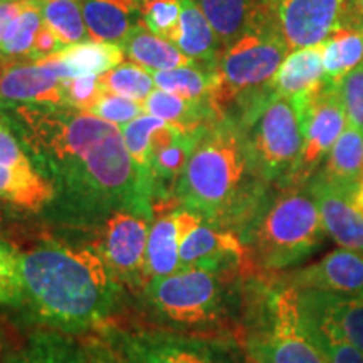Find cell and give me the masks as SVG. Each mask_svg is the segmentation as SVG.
<instances>
[{"instance_id":"cell-19","label":"cell","mask_w":363,"mask_h":363,"mask_svg":"<svg viewBox=\"0 0 363 363\" xmlns=\"http://www.w3.org/2000/svg\"><path fill=\"white\" fill-rule=\"evenodd\" d=\"M298 305L333 325L363 355V294L342 296L323 291H298Z\"/></svg>"},{"instance_id":"cell-37","label":"cell","mask_w":363,"mask_h":363,"mask_svg":"<svg viewBox=\"0 0 363 363\" xmlns=\"http://www.w3.org/2000/svg\"><path fill=\"white\" fill-rule=\"evenodd\" d=\"M89 113L111 125L123 126L133 121L135 118L145 115V110L142 103H136L133 99L111 93H103V96L91 108Z\"/></svg>"},{"instance_id":"cell-22","label":"cell","mask_w":363,"mask_h":363,"mask_svg":"<svg viewBox=\"0 0 363 363\" xmlns=\"http://www.w3.org/2000/svg\"><path fill=\"white\" fill-rule=\"evenodd\" d=\"M175 45L195 65L208 69H217L219 66L222 44L214 27L194 0H182L179 35L175 39Z\"/></svg>"},{"instance_id":"cell-47","label":"cell","mask_w":363,"mask_h":363,"mask_svg":"<svg viewBox=\"0 0 363 363\" xmlns=\"http://www.w3.org/2000/svg\"><path fill=\"white\" fill-rule=\"evenodd\" d=\"M0 2H11V0H0Z\"/></svg>"},{"instance_id":"cell-40","label":"cell","mask_w":363,"mask_h":363,"mask_svg":"<svg viewBox=\"0 0 363 363\" xmlns=\"http://www.w3.org/2000/svg\"><path fill=\"white\" fill-rule=\"evenodd\" d=\"M103 88L99 84V76H78L66 79L62 83L65 104L79 111H91V108L103 96Z\"/></svg>"},{"instance_id":"cell-25","label":"cell","mask_w":363,"mask_h":363,"mask_svg":"<svg viewBox=\"0 0 363 363\" xmlns=\"http://www.w3.org/2000/svg\"><path fill=\"white\" fill-rule=\"evenodd\" d=\"M148 72L152 74L153 81H155L157 89L175 94V96L189 99V101L194 103L212 104V106L219 110V106H217V94H219L220 88V78L217 69H208V67L192 65L175 67V69Z\"/></svg>"},{"instance_id":"cell-11","label":"cell","mask_w":363,"mask_h":363,"mask_svg":"<svg viewBox=\"0 0 363 363\" xmlns=\"http://www.w3.org/2000/svg\"><path fill=\"white\" fill-rule=\"evenodd\" d=\"M152 216L120 211L101 222L96 249L121 288L138 294L147 286V246Z\"/></svg>"},{"instance_id":"cell-43","label":"cell","mask_w":363,"mask_h":363,"mask_svg":"<svg viewBox=\"0 0 363 363\" xmlns=\"http://www.w3.org/2000/svg\"><path fill=\"white\" fill-rule=\"evenodd\" d=\"M33 0H11V2H0V40L9 29V26L16 21L17 16H21L27 7L30 6Z\"/></svg>"},{"instance_id":"cell-34","label":"cell","mask_w":363,"mask_h":363,"mask_svg":"<svg viewBox=\"0 0 363 363\" xmlns=\"http://www.w3.org/2000/svg\"><path fill=\"white\" fill-rule=\"evenodd\" d=\"M44 26L43 13H40L38 0H33L16 21L9 26V29L0 40V61H9L12 57L29 56L34 40L38 38L40 27Z\"/></svg>"},{"instance_id":"cell-13","label":"cell","mask_w":363,"mask_h":363,"mask_svg":"<svg viewBox=\"0 0 363 363\" xmlns=\"http://www.w3.org/2000/svg\"><path fill=\"white\" fill-rule=\"evenodd\" d=\"M175 224L180 242V269L230 264L252 267L239 234L211 224L182 206L175 208Z\"/></svg>"},{"instance_id":"cell-12","label":"cell","mask_w":363,"mask_h":363,"mask_svg":"<svg viewBox=\"0 0 363 363\" xmlns=\"http://www.w3.org/2000/svg\"><path fill=\"white\" fill-rule=\"evenodd\" d=\"M299 118L303 147L284 185H306L321 169L333 145L343 133L347 116L340 96V84H325V88L299 111Z\"/></svg>"},{"instance_id":"cell-18","label":"cell","mask_w":363,"mask_h":363,"mask_svg":"<svg viewBox=\"0 0 363 363\" xmlns=\"http://www.w3.org/2000/svg\"><path fill=\"white\" fill-rule=\"evenodd\" d=\"M91 40L123 43L142 22V0H79Z\"/></svg>"},{"instance_id":"cell-2","label":"cell","mask_w":363,"mask_h":363,"mask_svg":"<svg viewBox=\"0 0 363 363\" xmlns=\"http://www.w3.org/2000/svg\"><path fill=\"white\" fill-rule=\"evenodd\" d=\"M21 303L51 330L96 333L113 325L121 288L94 247L43 240L19 252Z\"/></svg>"},{"instance_id":"cell-39","label":"cell","mask_w":363,"mask_h":363,"mask_svg":"<svg viewBox=\"0 0 363 363\" xmlns=\"http://www.w3.org/2000/svg\"><path fill=\"white\" fill-rule=\"evenodd\" d=\"M340 96L347 125L363 131V62L342 79Z\"/></svg>"},{"instance_id":"cell-30","label":"cell","mask_w":363,"mask_h":363,"mask_svg":"<svg viewBox=\"0 0 363 363\" xmlns=\"http://www.w3.org/2000/svg\"><path fill=\"white\" fill-rule=\"evenodd\" d=\"M51 57L65 62L72 76L78 78V76L104 74L123 62L125 52L120 44L88 40V43L66 45L61 52Z\"/></svg>"},{"instance_id":"cell-9","label":"cell","mask_w":363,"mask_h":363,"mask_svg":"<svg viewBox=\"0 0 363 363\" xmlns=\"http://www.w3.org/2000/svg\"><path fill=\"white\" fill-rule=\"evenodd\" d=\"M125 363H242L227 338L182 333L158 326L110 325L96 331Z\"/></svg>"},{"instance_id":"cell-33","label":"cell","mask_w":363,"mask_h":363,"mask_svg":"<svg viewBox=\"0 0 363 363\" xmlns=\"http://www.w3.org/2000/svg\"><path fill=\"white\" fill-rule=\"evenodd\" d=\"M99 84L104 93L118 94L142 104L155 88V81L148 69L135 62H121L104 74H99Z\"/></svg>"},{"instance_id":"cell-21","label":"cell","mask_w":363,"mask_h":363,"mask_svg":"<svg viewBox=\"0 0 363 363\" xmlns=\"http://www.w3.org/2000/svg\"><path fill=\"white\" fill-rule=\"evenodd\" d=\"M214 27L222 49L269 13L267 0H194Z\"/></svg>"},{"instance_id":"cell-48","label":"cell","mask_w":363,"mask_h":363,"mask_svg":"<svg viewBox=\"0 0 363 363\" xmlns=\"http://www.w3.org/2000/svg\"><path fill=\"white\" fill-rule=\"evenodd\" d=\"M247 363H251V362H247Z\"/></svg>"},{"instance_id":"cell-42","label":"cell","mask_w":363,"mask_h":363,"mask_svg":"<svg viewBox=\"0 0 363 363\" xmlns=\"http://www.w3.org/2000/svg\"><path fill=\"white\" fill-rule=\"evenodd\" d=\"M96 335V337L84 340L86 353H88V363H125L101 335Z\"/></svg>"},{"instance_id":"cell-7","label":"cell","mask_w":363,"mask_h":363,"mask_svg":"<svg viewBox=\"0 0 363 363\" xmlns=\"http://www.w3.org/2000/svg\"><path fill=\"white\" fill-rule=\"evenodd\" d=\"M235 120L262 179L271 187L284 185L303 147L301 118L291 99L267 89L247 103Z\"/></svg>"},{"instance_id":"cell-41","label":"cell","mask_w":363,"mask_h":363,"mask_svg":"<svg viewBox=\"0 0 363 363\" xmlns=\"http://www.w3.org/2000/svg\"><path fill=\"white\" fill-rule=\"evenodd\" d=\"M65 48L66 44L59 39V35L54 33L51 27L43 26L27 57H29L30 61H43V59L56 56V54L61 52Z\"/></svg>"},{"instance_id":"cell-4","label":"cell","mask_w":363,"mask_h":363,"mask_svg":"<svg viewBox=\"0 0 363 363\" xmlns=\"http://www.w3.org/2000/svg\"><path fill=\"white\" fill-rule=\"evenodd\" d=\"M247 269L254 271L246 264L187 267L148 281L138 296L158 328L230 340L227 325L242 316Z\"/></svg>"},{"instance_id":"cell-46","label":"cell","mask_w":363,"mask_h":363,"mask_svg":"<svg viewBox=\"0 0 363 363\" xmlns=\"http://www.w3.org/2000/svg\"><path fill=\"white\" fill-rule=\"evenodd\" d=\"M4 350V342H2V335H0V353Z\"/></svg>"},{"instance_id":"cell-8","label":"cell","mask_w":363,"mask_h":363,"mask_svg":"<svg viewBox=\"0 0 363 363\" xmlns=\"http://www.w3.org/2000/svg\"><path fill=\"white\" fill-rule=\"evenodd\" d=\"M288 52L271 12L227 45L217 66L219 110L225 115L224 108L229 103H238L242 110L254 98L266 93Z\"/></svg>"},{"instance_id":"cell-23","label":"cell","mask_w":363,"mask_h":363,"mask_svg":"<svg viewBox=\"0 0 363 363\" xmlns=\"http://www.w3.org/2000/svg\"><path fill=\"white\" fill-rule=\"evenodd\" d=\"M316 175L353 195L363 179V131L350 125L345 126Z\"/></svg>"},{"instance_id":"cell-27","label":"cell","mask_w":363,"mask_h":363,"mask_svg":"<svg viewBox=\"0 0 363 363\" xmlns=\"http://www.w3.org/2000/svg\"><path fill=\"white\" fill-rule=\"evenodd\" d=\"M143 110L147 115L157 116L167 123L182 126L185 130H202L207 125L220 120L222 113L212 104L194 103L184 99L175 94L165 93V91H153L150 96L145 99Z\"/></svg>"},{"instance_id":"cell-10","label":"cell","mask_w":363,"mask_h":363,"mask_svg":"<svg viewBox=\"0 0 363 363\" xmlns=\"http://www.w3.org/2000/svg\"><path fill=\"white\" fill-rule=\"evenodd\" d=\"M289 52L315 48L345 27L362 26L357 0H267Z\"/></svg>"},{"instance_id":"cell-24","label":"cell","mask_w":363,"mask_h":363,"mask_svg":"<svg viewBox=\"0 0 363 363\" xmlns=\"http://www.w3.org/2000/svg\"><path fill=\"white\" fill-rule=\"evenodd\" d=\"M6 363H88V353L74 335L44 328L30 335Z\"/></svg>"},{"instance_id":"cell-17","label":"cell","mask_w":363,"mask_h":363,"mask_svg":"<svg viewBox=\"0 0 363 363\" xmlns=\"http://www.w3.org/2000/svg\"><path fill=\"white\" fill-rule=\"evenodd\" d=\"M321 45L289 52L269 86L274 94L291 99L298 113L325 88Z\"/></svg>"},{"instance_id":"cell-32","label":"cell","mask_w":363,"mask_h":363,"mask_svg":"<svg viewBox=\"0 0 363 363\" xmlns=\"http://www.w3.org/2000/svg\"><path fill=\"white\" fill-rule=\"evenodd\" d=\"M299 315L313 343L323 353L326 363H363L362 353L350 342H347L333 325L301 308Z\"/></svg>"},{"instance_id":"cell-36","label":"cell","mask_w":363,"mask_h":363,"mask_svg":"<svg viewBox=\"0 0 363 363\" xmlns=\"http://www.w3.org/2000/svg\"><path fill=\"white\" fill-rule=\"evenodd\" d=\"M19 252L0 239V305H21Z\"/></svg>"},{"instance_id":"cell-38","label":"cell","mask_w":363,"mask_h":363,"mask_svg":"<svg viewBox=\"0 0 363 363\" xmlns=\"http://www.w3.org/2000/svg\"><path fill=\"white\" fill-rule=\"evenodd\" d=\"M0 165L19 172H38L21 136L7 120H0Z\"/></svg>"},{"instance_id":"cell-28","label":"cell","mask_w":363,"mask_h":363,"mask_svg":"<svg viewBox=\"0 0 363 363\" xmlns=\"http://www.w3.org/2000/svg\"><path fill=\"white\" fill-rule=\"evenodd\" d=\"M52 185L40 172H19L0 165V202L43 211L54 202Z\"/></svg>"},{"instance_id":"cell-16","label":"cell","mask_w":363,"mask_h":363,"mask_svg":"<svg viewBox=\"0 0 363 363\" xmlns=\"http://www.w3.org/2000/svg\"><path fill=\"white\" fill-rule=\"evenodd\" d=\"M306 185L320 211L326 235L340 247L363 252V211L353 203L352 195L333 187L320 175Z\"/></svg>"},{"instance_id":"cell-6","label":"cell","mask_w":363,"mask_h":363,"mask_svg":"<svg viewBox=\"0 0 363 363\" xmlns=\"http://www.w3.org/2000/svg\"><path fill=\"white\" fill-rule=\"evenodd\" d=\"M238 338L251 363H326L303 325L298 291L271 274L247 281Z\"/></svg>"},{"instance_id":"cell-26","label":"cell","mask_w":363,"mask_h":363,"mask_svg":"<svg viewBox=\"0 0 363 363\" xmlns=\"http://www.w3.org/2000/svg\"><path fill=\"white\" fill-rule=\"evenodd\" d=\"M125 56L148 71H167L195 62L169 40L152 34L143 24L135 27L121 43Z\"/></svg>"},{"instance_id":"cell-35","label":"cell","mask_w":363,"mask_h":363,"mask_svg":"<svg viewBox=\"0 0 363 363\" xmlns=\"http://www.w3.org/2000/svg\"><path fill=\"white\" fill-rule=\"evenodd\" d=\"M182 0H142V22L152 34L175 44Z\"/></svg>"},{"instance_id":"cell-45","label":"cell","mask_w":363,"mask_h":363,"mask_svg":"<svg viewBox=\"0 0 363 363\" xmlns=\"http://www.w3.org/2000/svg\"><path fill=\"white\" fill-rule=\"evenodd\" d=\"M357 4H358V11H360V16L363 19V0H357Z\"/></svg>"},{"instance_id":"cell-29","label":"cell","mask_w":363,"mask_h":363,"mask_svg":"<svg viewBox=\"0 0 363 363\" xmlns=\"http://www.w3.org/2000/svg\"><path fill=\"white\" fill-rule=\"evenodd\" d=\"M321 48L325 84H340L348 72L363 62V26L337 30Z\"/></svg>"},{"instance_id":"cell-14","label":"cell","mask_w":363,"mask_h":363,"mask_svg":"<svg viewBox=\"0 0 363 363\" xmlns=\"http://www.w3.org/2000/svg\"><path fill=\"white\" fill-rule=\"evenodd\" d=\"M271 276L298 291L355 296L363 294V252L340 247L313 264Z\"/></svg>"},{"instance_id":"cell-5","label":"cell","mask_w":363,"mask_h":363,"mask_svg":"<svg viewBox=\"0 0 363 363\" xmlns=\"http://www.w3.org/2000/svg\"><path fill=\"white\" fill-rule=\"evenodd\" d=\"M325 227L308 185L267 192L240 234L256 272L289 271L323 244Z\"/></svg>"},{"instance_id":"cell-1","label":"cell","mask_w":363,"mask_h":363,"mask_svg":"<svg viewBox=\"0 0 363 363\" xmlns=\"http://www.w3.org/2000/svg\"><path fill=\"white\" fill-rule=\"evenodd\" d=\"M6 120L67 219L101 224L120 211L153 217L120 126L65 104L16 106L6 110Z\"/></svg>"},{"instance_id":"cell-20","label":"cell","mask_w":363,"mask_h":363,"mask_svg":"<svg viewBox=\"0 0 363 363\" xmlns=\"http://www.w3.org/2000/svg\"><path fill=\"white\" fill-rule=\"evenodd\" d=\"M175 201V199H172ZM160 202L153 206V220L150 227L147 246V278L160 279L180 271V242L177 234L175 208L170 202Z\"/></svg>"},{"instance_id":"cell-44","label":"cell","mask_w":363,"mask_h":363,"mask_svg":"<svg viewBox=\"0 0 363 363\" xmlns=\"http://www.w3.org/2000/svg\"><path fill=\"white\" fill-rule=\"evenodd\" d=\"M352 199H353V203H355V206L360 208V211H363V179L360 182V185L357 187L355 192H353Z\"/></svg>"},{"instance_id":"cell-3","label":"cell","mask_w":363,"mask_h":363,"mask_svg":"<svg viewBox=\"0 0 363 363\" xmlns=\"http://www.w3.org/2000/svg\"><path fill=\"white\" fill-rule=\"evenodd\" d=\"M269 189L238 120L225 115L201 131L174 199L203 220L240 235Z\"/></svg>"},{"instance_id":"cell-31","label":"cell","mask_w":363,"mask_h":363,"mask_svg":"<svg viewBox=\"0 0 363 363\" xmlns=\"http://www.w3.org/2000/svg\"><path fill=\"white\" fill-rule=\"evenodd\" d=\"M38 4L44 26L51 27L66 45L91 40L79 0H38Z\"/></svg>"},{"instance_id":"cell-15","label":"cell","mask_w":363,"mask_h":363,"mask_svg":"<svg viewBox=\"0 0 363 363\" xmlns=\"http://www.w3.org/2000/svg\"><path fill=\"white\" fill-rule=\"evenodd\" d=\"M62 83L39 61H0V110L26 104H65Z\"/></svg>"}]
</instances>
